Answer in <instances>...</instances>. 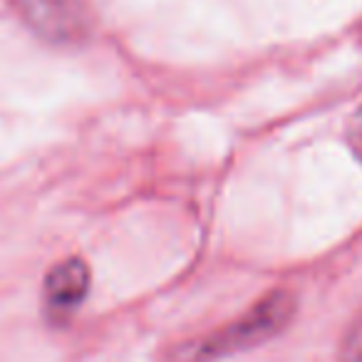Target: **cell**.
I'll use <instances>...</instances> for the list:
<instances>
[{"instance_id":"obj_1","label":"cell","mask_w":362,"mask_h":362,"mask_svg":"<svg viewBox=\"0 0 362 362\" xmlns=\"http://www.w3.org/2000/svg\"><path fill=\"white\" fill-rule=\"evenodd\" d=\"M293 315H296V296L288 291H273L263 296L253 308H248L241 317H236L231 325L184 345L176 352V362H214L253 350L281 335Z\"/></svg>"},{"instance_id":"obj_2","label":"cell","mask_w":362,"mask_h":362,"mask_svg":"<svg viewBox=\"0 0 362 362\" xmlns=\"http://www.w3.org/2000/svg\"><path fill=\"white\" fill-rule=\"evenodd\" d=\"M25 25L52 45H80L95 30V16L85 0H21Z\"/></svg>"},{"instance_id":"obj_3","label":"cell","mask_w":362,"mask_h":362,"mask_svg":"<svg viewBox=\"0 0 362 362\" xmlns=\"http://www.w3.org/2000/svg\"><path fill=\"white\" fill-rule=\"evenodd\" d=\"M90 291V268L82 258H67L45 276V300L50 310L70 313Z\"/></svg>"},{"instance_id":"obj_4","label":"cell","mask_w":362,"mask_h":362,"mask_svg":"<svg viewBox=\"0 0 362 362\" xmlns=\"http://www.w3.org/2000/svg\"><path fill=\"white\" fill-rule=\"evenodd\" d=\"M340 362H362V317L350 327L340 347Z\"/></svg>"},{"instance_id":"obj_5","label":"cell","mask_w":362,"mask_h":362,"mask_svg":"<svg viewBox=\"0 0 362 362\" xmlns=\"http://www.w3.org/2000/svg\"><path fill=\"white\" fill-rule=\"evenodd\" d=\"M347 144H350L352 154L357 156V161L362 164V105L355 110V115L350 117L347 124Z\"/></svg>"}]
</instances>
